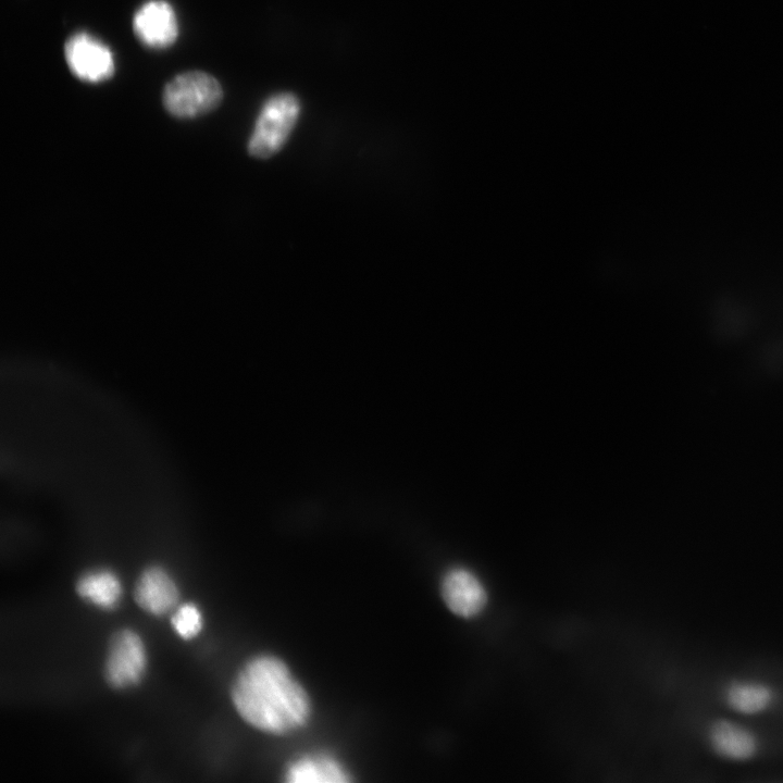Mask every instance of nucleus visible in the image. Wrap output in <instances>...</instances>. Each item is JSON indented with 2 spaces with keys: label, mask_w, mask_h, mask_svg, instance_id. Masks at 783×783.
<instances>
[{
  "label": "nucleus",
  "mask_w": 783,
  "mask_h": 783,
  "mask_svg": "<svg viewBox=\"0 0 783 783\" xmlns=\"http://www.w3.org/2000/svg\"><path fill=\"white\" fill-rule=\"evenodd\" d=\"M231 698L246 723L275 736L301 730L312 716L309 693L273 654H259L245 662L233 681Z\"/></svg>",
  "instance_id": "1"
},
{
  "label": "nucleus",
  "mask_w": 783,
  "mask_h": 783,
  "mask_svg": "<svg viewBox=\"0 0 783 783\" xmlns=\"http://www.w3.org/2000/svg\"><path fill=\"white\" fill-rule=\"evenodd\" d=\"M300 114V102L291 92H278L262 105L248 141V152L258 159L276 154L288 140Z\"/></svg>",
  "instance_id": "2"
},
{
  "label": "nucleus",
  "mask_w": 783,
  "mask_h": 783,
  "mask_svg": "<svg viewBox=\"0 0 783 783\" xmlns=\"http://www.w3.org/2000/svg\"><path fill=\"white\" fill-rule=\"evenodd\" d=\"M219 80L203 71H187L166 83L164 109L177 119H194L215 110L223 99Z\"/></svg>",
  "instance_id": "3"
},
{
  "label": "nucleus",
  "mask_w": 783,
  "mask_h": 783,
  "mask_svg": "<svg viewBox=\"0 0 783 783\" xmlns=\"http://www.w3.org/2000/svg\"><path fill=\"white\" fill-rule=\"evenodd\" d=\"M64 59L71 73L88 84L110 79L115 60L108 45L87 32H76L64 42Z\"/></svg>",
  "instance_id": "4"
},
{
  "label": "nucleus",
  "mask_w": 783,
  "mask_h": 783,
  "mask_svg": "<svg viewBox=\"0 0 783 783\" xmlns=\"http://www.w3.org/2000/svg\"><path fill=\"white\" fill-rule=\"evenodd\" d=\"M147 666L146 648L141 637L125 629L117 632L109 647L104 674L108 683L116 688L137 684Z\"/></svg>",
  "instance_id": "5"
},
{
  "label": "nucleus",
  "mask_w": 783,
  "mask_h": 783,
  "mask_svg": "<svg viewBox=\"0 0 783 783\" xmlns=\"http://www.w3.org/2000/svg\"><path fill=\"white\" fill-rule=\"evenodd\" d=\"M132 27L141 45L153 50L171 47L178 37V21L166 0H148L134 13Z\"/></svg>",
  "instance_id": "6"
},
{
  "label": "nucleus",
  "mask_w": 783,
  "mask_h": 783,
  "mask_svg": "<svg viewBox=\"0 0 783 783\" xmlns=\"http://www.w3.org/2000/svg\"><path fill=\"white\" fill-rule=\"evenodd\" d=\"M440 595L448 609L462 618L478 614L487 600L483 584L464 568H453L444 574Z\"/></svg>",
  "instance_id": "7"
},
{
  "label": "nucleus",
  "mask_w": 783,
  "mask_h": 783,
  "mask_svg": "<svg viewBox=\"0 0 783 783\" xmlns=\"http://www.w3.org/2000/svg\"><path fill=\"white\" fill-rule=\"evenodd\" d=\"M135 600L145 611L161 616L172 610L179 592L172 576L161 567L147 568L135 586Z\"/></svg>",
  "instance_id": "8"
},
{
  "label": "nucleus",
  "mask_w": 783,
  "mask_h": 783,
  "mask_svg": "<svg viewBox=\"0 0 783 783\" xmlns=\"http://www.w3.org/2000/svg\"><path fill=\"white\" fill-rule=\"evenodd\" d=\"M284 779L291 783L349 782L350 772L335 757L327 754H306L286 766Z\"/></svg>",
  "instance_id": "9"
},
{
  "label": "nucleus",
  "mask_w": 783,
  "mask_h": 783,
  "mask_svg": "<svg viewBox=\"0 0 783 783\" xmlns=\"http://www.w3.org/2000/svg\"><path fill=\"white\" fill-rule=\"evenodd\" d=\"M714 750L732 760L749 759L756 751V739L746 729L725 720L717 721L710 730Z\"/></svg>",
  "instance_id": "10"
},
{
  "label": "nucleus",
  "mask_w": 783,
  "mask_h": 783,
  "mask_svg": "<svg viewBox=\"0 0 783 783\" xmlns=\"http://www.w3.org/2000/svg\"><path fill=\"white\" fill-rule=\"evenodd\" d=\"M76 592L89 602L100 608L111 609L120 601L122 586L115 573L101 569L82 575L77 581Z\"/></svg>",
  "instance_id": "11"
},
{
  "label": "nucleus",
  "mask_w": 783,
  "mask_h": 783,
  "mask_svg": "<svg viewBox=\"0 0 783 783\" xmlns=\"http://www.w3.org/2000/svg\"><path fill=\"white\" fill-rule=\"evenodd\" d=\"M770 689L757 683H738L728 691V703L742 713H757L765 710L771 703Z\"/></svg>",
  "instance_id": "12"
},
{
  "label": "nucleus",
  "mask_w": 783,
  "mask_h": 783,
  "mask_svg": "<svg viewBox=\"0 0 783 783\" xmlns=\"http://www.w3.org/2000/svg\"><path fill=\"white\" fill-rule=\"evenodd\" d=\"M172 626L184 639L194 638L202 629V616L195 604L186 602L174 611Z\"/></svg>",
  "instance_id": "13"
}]
</instances>
